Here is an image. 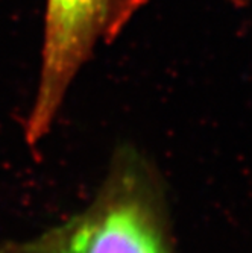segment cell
I'll use <instances>...</instances> for the list:
<instances>
[{
    "mask_svg": "<svg viewBox=\"0 0 252 253\" xmlns=\"http://www.w3.org/2000/svg\"><path fill=\"white\" fill-rule=\"evenodd\" d=\"M111 0H46L40 82L25 126L35 147L49 133L65 94L106 29Z\"/></svg>",
    "mask_w": 252,
    "mask_h": 253,
    "instance_id": "7a4b0ae2",
    "label": "cell"
},
{
    "mask_svg": "<svg viewBox=\"0 0 252 253\" xmlns=\"http://www.w3.org/2000/svg\"><path fill=\"white\" fill-rule=\"evenodd\" d=\"M0 253H175L164 180L140 149L120 146L85 210Z\"/></svg>",
    "mask_w": 252,
    "mask_h": 253,
    "instance_id": "6da1fadb",
    "label": "cell"
}]
</instances>
